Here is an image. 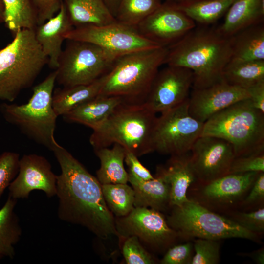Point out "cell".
I'll return each mask as SVG.
<instances>
[{"mask_svg": "<svg viewBox=\"0 0 264 264\" xmlns=\"http://www.w3.org/2000/svg\"><path fill=\"white\" fill-rule=\"evenodd\" d=\"M249 99L253 106L264 113V81H261L247 89Z\"/></svg>", "mask_w": 264, "mask_h": 264, "instance_id": "cell-43", "label": "cell"}, {"mask_svg": "<svg viewBox=\"0 0 264 264\" xmlns=\"http://www.w3.org/2000/svg\"><path fill=\"white\" fill-rule=\"evenodd\" d=\"M227 215L228 218L250 232L260 235L264 232V207L248 212L232 211Z\"/></svg>", "mask_w": 264, "mask_h": 264, "instance_id": "cell-36", "label": "cell"}, {"mask_svg": "<svg viewBox=\"0 0 264 264\" xmlns=\"http://www.w3.org/2000/svg\"><path fill=\"white\" fill-rule=\"evenodd\" d=\"M124 101L120 97L98 95L62 116L66 122L79 123L93 130L104 123Z\"/></svg>", "mask_w": 264, "mask_h": 264, "instance_id": "cell-22", "label": "cell"}, {"mask_svg": "<svg viewBox=\"0 0 264 264\" xmlns=\"http://www.w3.org/2000/svg\"><path fill=\"white\" fill-rule=\"evenodd\" d=\"M242 256H247L258 264H264V248L262 247L250 253L239 254Z\"/></svg>", "mask_w": 264, "mask_h": 264, "instance_id": "cell-44", "label": "cell"}, {"mask_svg": "<svg viewBox=\"0 0 264 264\" xmlns=\"http://www.w3.org/2000/svg\"><path fill=\"white\" fill-rule=\"evenodd\" d=\"M231 56L232 36L224 35L218 28L196 26L168 47L164 64L191 70L193 88H201L223 79Z\"/></svg>", "mask_w": 264, "mask_h": 264, "instance_id": "cell-2", "label": "cell"}, {"mask_svg": "<svg viewBox=\"0 0 264 264\" xmlns=\"http://www.w3.org/2000/svg\"><path fill=\"white\" fill-rule=\"evenodd\" d=\"M194 254L191 264H217L220 259V240L195 238L192 240Z\"/></svg>", "mask_w": 264, "mask_h": 264, "instance_id": "cell-34", "label": "cell"}, {"mask_svg": "<svg viewBox=\"0 0 264 264\" xmlns=\"http://www.w3.org/2000/svg\"><path fill=\"white\" fill-rule=\"evenodd\" d=\"M73 28L63 0L56 14L34 29L36 39L47 57V65L51 68H57L64 35Z\"/></svg>", "mask_w": 264, "mask_h": 264, "instance_id": "cell-19", "label": "cell"}, {"mask_svg": "<svg viewBox=\"0 0 264 264\" xmlns=\"http://www.w3.org/2000/svg\"><path fill=\"white\" fill-rule=\"evenodd\" d=\"M94 150L100 162L96 175L101 185L128 183V173L124 166L126 153L124 147L114 144L111 149L105 147Z\"/></svg>", "mask_w": 264, "mask_h": 264, "instance_id": "cell-27", "label": "cell"}, {"mask_svg": "<svg viewBox=\"0 0 264 264\" xmlns=\"http://www.w3.org/2000/svg\"><path fill=\"white\" fill-rule=\"evenodd\" d=\"M122 252L127 264H153L156 262L155 258L142 246L135 236L124 239Z\"/></svg>", "mask_w": 264, "mask_h": 264, "instance_id": "cell-35", "label": "cell"}, {"mask_svg": "<svg viewBox=\"0 0 264 264\" xmlns=\"http://www.w3.org/2000/svg\"><path fill=\"white\" fill-rule=\"evenodd\" d=\"M4 6L2 0H0V23L4 22Z\"/></svg>", "mask_w": 264, "mask_h": 264, "instance_id": "cell-46", "label": "cell"}, {"mask_svg": "<svg viewBox=\"0 0 264 264\" xmlns=\"http://www.w3.org/2000/svg\"><path fill=\"white\" fill-rule=\"evenodd\" d=\"M73 27L101 26L116 22L103 0H63Z\"/></svg>", "mask_w": 264, "mask_h": 264, "instance_id": "cell-24", "label": "cell"}, {"mask_svg": "<svg viewBox=\"0 0 264 264\" xmlns=\"http://www.w3.org/2000/svg\"><path fill=\"white\" fill-rule=\"evenodd\" d=\"M124 162L129 168L128 172L144 180L152 179L154 177L150 172L139 161L133 153L126 150Z\"/></svg>", "mask_w": 264, "mask_h": 264, "instance_id": "cell-42", "label": "cell"}, {"mask_svg": "<svg viewBox=\"0 0 264 264\" xmlns=\"http://www.w3.org/2000/svg\"><path fill=\"white\" fill-rule=\"evenodd\" d=\"M171 208L167 222L182 240L242 238L258 243L261 241V235L244 229L229 218L192 199Z\"/></svg>", "mask_w": 264, "mask_h": 264, "instance_id": "cell-8", "label": "cell"}, {"mask_svg": "<svg viewBox=\"0 0 264 264\" xmlns=\"http://www.w3.org/2000/svg\"><path fill=\"white\" fill-rule=\"evenodd\" d=\"M67 41L54 70L56 82L63 87L94 82L107 74L119 58L93 44Z\"/></svg>", "mask_w": 264, "mask_h": 264, "instance_id": "cell-9", "label": "cell"}, {"mask_svg": "<svg viewBox=\"0 0 264 264\" xmlns=\"http://www.w3.org/2000/svg\"><path fill=\"white\" fill-rule=\"evenodd\" d=\"M259 173L229 174L207 183L196 182V188L188 198L214 212H230L240 207Z\"/></svg>", "mask_w": 264, "mask_h": 264, "instance_id": "cell-13", "label": "cell"}, {"mask_svg": "<svg viewBox=\"0 0 264 264\" xmlns=\"http://www.w3.org/2000/svg\"><path fill=\"white\" fill-rule=\"evenodd\" d=\"M101 187L106 204L113 215L124 217L134 208V191L127 183L102 184Z\"/></svg>", "mask_w": 264, "mask_h": 264, "instance_id": "cell-32", "label": "cell"}, {"mask_svg": "<svg viewBox=\"0 0 264 264\" xmlns=\"http://www.w3.org/2000/svg\"><path fill=\"white\" fill-rule=\"evenodd\" d=\"M192 0H166V2L175 5L179 4Z\"/></svg>", "mask_w": 264, "mask_h": 264, "instance_id": "cell-47", "label": "cell"}, {"mask_svg": "<svg viewBox=\"0 0 264 264\" xmlns=\"http://www.w3.org/2000/svg\"><path fill=\"white\" fill-rule=\"evenodd\" d=\"M13 37L0 50V100L10 102L33 85L48 63L34 30L22 29Z\"/></svg>", "mask_w": 264, "mask_h": 264, "instance_id": "cell-5", "label": "cell"}, {"mask_svg": "<svg viewBox=\"0 0 264 264\" xmlns=\"http://www.w3.org/2000/svg\"><path fill=\"white\" fill-rule=\"evenodd\" d=\"M104 75L89 84L63 87L55 90L52 105L56 114L63 116L98 96L104 83Z\"/></svg>", "mask_w": 264, "mask_h": 264, "instance_id": "cell-26", "label": "cell"}, {"mask_svg": "<svg viewBox=\"0 0 264 264\" xmlns=\"http://www.w3.org/2000/svg\"><path fill=\"white\" fill-rule=\"evenodd\" d=\"M128 173V182L134 191V207L150 208L161 212L171 208L170 186L158 169H156L155 177L148 180Z\"/></svg>", "mask_w": 264, "mask_h": 264, "instance_id": "cell-21", "label": "cell"}, {"mask_svg": "<svg viewBox=\"0 0 264 264\" xmlns=\"http://www.w3.org/2000/svg\"><path fill=\"white\" fill-rule=\"evenodd\" d=\"M201 136L228 141L235 157L264 151V113L255 108L249 98L239 101L206 121Z\"/></svg>", "mask_w": 264, "mask_h": 264, "instance_id": "cell-6", "label": "cell"}, {"mask_svg": "<svg viewBox=\"0 0 264 264\" xmlns=\"http://www.w3.org/2000/svg\"><path fill=\"white\" fill-rule=\"evenodd\" d=\"M117 236L124 239L135 236L153 251L165 252L181 240L168 224L162 212L146 207H134L128 215L115 218Z\"/></svg>", "mask_w": 264, "mask_h": 264, "instance_id": "cell-11", "label": "cell"}, {"mask_svg": "<svg viewBox=\"0 0 264 264\" xmlns=\"http://www.w3.org/2000/svg\"><path fill=\"white\" fill-rule=\"evenodd\" d=\"M222 24L218 27L230 37L250 26L263 23L264 0H236L230 6Z\"/></svg>", "mask_w": 264, "mask_h": 264, "instance_id": "cell-23", "label": "cell"}, {"mask_svg": "<svg viewBox=\"0 0 264 264\" xmlns=\"http://www.w3.org/2000/svg\"><path fill=\"white\" fill-rule=\"evenodd\" d=\"M222 78L232 85L247 89L264 81V60H230L223 70Z\"/></svg>", "mask_w": 264, "mask_h": 264, "instance_id": "cell-29", "label": "cell"}, {"mask_svg": "<svg viewBox=\"0 0 264 264\" xmlns=\"http://www.w3.org/2000/svg\"><path fill=\"white\" fill-rule=\"evenodd\" d=\"M264 201V172H259L240 207L245 209L262 206Z\"/></svg>", "mask_w": 264, "mask_h": 264, "instance_id": "cell-40", "label": "cell"}, {"mask_svg": "<svg viewBox=\"0 0 264 264\" xmlns=\"http://www.w3.org/2000/svg\"><path fill=\"white\" fill-rule=\"evenodd\" d=\"M230 60L239 61L264 60V26L254 25L232 36Z\"/></svg>", "mask_w": 264, "mask_h": 264, "instance_id": "cell-25", "label": "cell"}, {"mask_svg": "<svg viewBox=\"0 0 264 264\" xmlns=\"http://www.w3.org/2000/svg\"><path fill=\"white\" fill-rule=\"evenodd\" d=\"M36 11L38 25L45 22L59 11L63 0H31Z\"/></svg>", "mask_w": 264, "mask_h": 264, "instance_id": "cell-41", "label": "cell"}, {"mask_svg": "<svg viewBox=\"0 0 264 264\" xmlns=\"http://www.w3.org/2000/svg\"><path fill=\"white\" fill-rule=\"evenodd\" d=\"M112 15L115 16L121 0H103Z\"/></svg>", "mask_w": 264, "mask_h": 264, "instance_id": "cell-45", "label": "cell"}, {"mask_svg": "<svg viewBox=\"0 0 264 264\" xmlns=\"http://www.w3.org/2000/svg\"><path fill=\"white\" fill-rule=\"evenodd\" d=\"M162 3L161 0H121L115 18L118 22L136 27Z\"/></svg>", "mask_w": 264, "mask_h": 264, "instance_id": "cell-33", "label": "cell"}, {"mask_svg": "<svg viewBox=\"0 0 264 264\" xmlns=\"http://www.w3.org/2000/svg\"><path fill=\"white\" fill-rule=\"evenodd\" d=\"M4 6V23L14 36L22 29L34 30L38 25L31 0H2Z\"/></svg>", "mask_w": 264, "mask_h": 264, "instance_id": "cell-31", "label": "cell"}, {"mask_svg": "<svg viewBox=\"0 0 264 264\" xmlns=\"http://www.w3.org/2000/svg\"><path fill=\"white\" fill-rule=\"evenodd\" d=\"M52 151L61 169L56 195L59 218L81 225L101 239L117 236L115 218L106 204L97 178L60 144Z\"/></svg>", "mask_w": 264, "mask_h": 264, "instance_id": "cell-1", "label": "cell"}, {"mask_svg": "<svg viewBox=\"0 0 264 264\" xmlns=\"http://www.w3.org/2000/svg\"><path fill=\"white\" fill-rule=\"evenodd\" d=\"M236 0H192L174 5L195 23L207 25L215 22L221 18Z\"/></svg>", "mask_w": 264, "mask_h": 264, "instance_id": "cell-30", "label": "cell"}, {"mask_svg": "<svg viewBox=\"0 0 264 264\" xmlns=\"http://www.w3.org/2000/svg\"><path fill=\"white\" fill-rule=\"evenodd\" d=\"M193 83L191 70L167 65L158 70L144 102L154 113H161L187 100Z\"/></svg>", "mask_w": 264, "mask_h": 264, "instance_id": "cell-15", "label": "cell"}, {"mask_svg": "<svg viewBox=\"0 0 264 264\" xmlns=\"http://www.w3.org/2000/svg\"><path fill=\"white\" fill-rule=\"evenodd\" d=\"M167 53L168 47H159L118 58L104 75L99 95L120 97L127 102H144Z\"/></svg>", "mask_w": 264, "mask_h": 264, "instance_id": "cell-4", "label": "cell"}, {"mask_svg": "<svg viewBox=\"0 0 264 264\" xmlns=\"http://www.w3.org/2000/svg\"><path fill=\"white\" fill-rule=\"evenodd\" d=\"M188 100L157 117L153 138L154 151L171 155L186 154L201 136L204 123L190 114Z\"/></svg>", "mask_w": 264, "mask_h": 264, "instance_id": "cell-10", "label": "cell"}, {"mask_svg": "<svg viewBox=\"0 0 264 264\" xmlns=\"http://www.w3.org/2000/svg\"><path fill=\"white\" fill-rule=\"evenodd\" d=\"M170 186V206H179L189 200V188L197 181L190 159V152L171 155L165 166L157 167Z\"/></svg>", "mask_w": 264, "mask_h": 264, "instance_id": "cell-20", "label": "cell"}, {"mask_svg": "<svg viewBox=\"0 0 264 264\" xmlns=\"http://www.w3.org/2000/svg\"><path fill=\"white\" fill-rule=\"evenodd\" d=\"M57 176L49 161L36 154H24L20 159L18 173L9 186V195L18 199L29 197L33 190L43 191L48 198L56 195Z\"/></svg>", "mask_w": 264, "mask_h": 264, "instance_id": "cell-17", "label": "cell"}, {"mask_svg": "<svg viewBox=\"0 0 264 264\" xmlns=\"http://www.w3.org/2000/svg\"><path fill=\"white\" fill-rule=\"evenodd\" d=\"M65 40L89 43L117 57L161 47L142 36L136 27L118 22L101 26L73 27L64 35Z\"/></svg>", "mask_w": 264, "mask_h": 264, "instance_id": "cell-12", "label": "cell"}, {"mask_svg": "<svg viewBox=\"0 0 264 264\" xmlns=\"http://www.w3.org/2000/svg\"><path fill=\"white\" fill-rule=\"evenodd\" d=\"M249 97L247 89L222 79L204 88H193L188 100L189 112L197 120L204 123L218 112Z\"/></svg>", "mask_w": 264, "mask_h": 264, "instance_id": "cell-18", "label": "cell"}, {"mask_svg": "<svg viewBox=\"0 0 264 264\" xmlns=\"http://www.w3.org/2000/svg\"><path fill=\"white\" fill-rule=\"evenodd\" d=\"M196 27V23L176 6L165 2L136 27L146 39L168 47Z\"/></svg>", "mask_w": 264, "mask_h": 264, "instance_id": "cell-16", "label": "cell"}, {"mask_svg": "<svg viewBox=\"0 0 264 264\" xmlns=\"http://www.w3.org/2000/svg\"><path fill=\"white\" fill-rule=\"evenodd\" d=\"M157 116L145 102L120 104L100 126L89 142L94 150L118 144L137 157L154 151L153 138Z\"/></svg>", "mask_w": 264, "mask_h": 264, "instance_id": "cell-3", "label": "cell"}, {"mask_svg": "<svg viewBox=\"0 0 264 264\" xmlns=\"http://www.w3.org/2000/svg\"><path fill=\"white\" fill-rule=\"evenodd\" d=\"M55 70L33 88L32 95L24 104L3 103L0 111L4 119L17 127L27 137L51 151L59 144L55 136L56 114L52 105L56 83Z\"/></svg>", "mask_w": 264, "mask_h": 264, "instance_id": "cell-7", "label": "cell"}, {"mask_svg": "<svg viewBox=\"0 0 264 264\" xmlns=\"http://www.w3.org/2000/svg\"><path fill=\"white\" fill-rule=\"evenodd\" d=\"M20 159L15 152L7 151L0 154V199L18 173Z\"/></svg>", "mask_w": 264, "mask_h": 264, "instance_id": "cell-37", "label": "cell"}, {"mask_svg": "<svg viewBox=\"0 0 264 264\" xmlns=\"http://www.w3.org/2000/svg\"><path fill=\"white\" fill-rule=\"evenodd\" d=\"M17 200L9 196L0 209V260L13 259L15 245L22 236V228L15 212Z\"/></svg>", "mask_w": 264, "mask_h": 264, "instance_id": "cell-28", "label": "cell"}, {"mask_svg": "<svg viewBox=\"0 0 264 264\" xmlns=\"http://www.w3.org/2000/svg\"><path fill=\"white\" fill-rule=\"evenodd\" d=\"M264 172V151L251 154L235 157L229 174Z\"/></svg>", "mask_w": 264, "mask_h": 264, "instance_id": "cell-38", "label": "cell"}, {"mask_svg": "<svg viewBox=\"0 0 264 264\" xmlns=\"http://www.w3.org/2000/svg\"><path fill=\"white\" fill-rule=\"evenodd\" d=\"M194 254L193 242L175 244L170 247L160 261L161 264H191Z\"/></svg>", "mask_w": 264, "mask_h": 264, "instance_id": "cell-39", "label": "cell"}, {"mask_svg": "<svg viewBox=\"0 0 264 264\" xmlns=\"http://www.w3.org/2000/svg\"><path fill=\"white\" fill-rule=\"evenodd\" d=\"M190 159L197 182L205 183L229 174L235 157L232 145L212 136H200L190 150Z\"/></svg>", "mask_w": 264, "mask_h": 264, "instance_id": "cell-14", "label": "cell"}]
</instances>
